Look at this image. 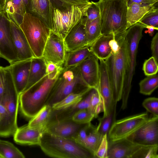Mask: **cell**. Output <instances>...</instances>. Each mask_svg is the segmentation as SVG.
<instances>
[{"mask_svg":"<svg viewBox=\"0 0 158 158\" xmlns=\"http://www.w3.org/2000/svg\"><path fill=\"white\" fill-rule=\"evenodd\" d=\"M94 3L100 12L102 35H113L118 42L127 30L126 0H99Z\"/></svg>","mask_w":158,"mask_h":158,"instance_id":"1","label":"cell"},{"mask_svg":"<svg viewBox=\"0 0 158 158\" xmlns=\"http://www.w3.org/2000/svg\"><path fill=\"white\" fill-rule=\"evenodd\" d=\"M39 146L48 156L58 158H93L94 156L74 139L59 137L44 131Z\"/></svg>","mask_w":158,"mask_h":158,"instance_id":"2","label":"cell"},{"mask_svg":"<svg viewBox=\"0 0 158 158\" xmlns=\"http://www.w3.org/2000/svg\"><path fill=\"white\" fill-rule=\"evenodd\" d=\"M57 77L51 79L47 75L20 94V110L24 117L31 119L45 105Z\"/></svg>","mask_w":158,"mask_h":158,"instance_id":"3","label":"cell"},{"mask_svg":"<svg viewBox=\"0 0 158 158\" xmlns=\"http://www.w3.org/2000/svg\"><path fill=\"white\" fill-rule=\"evenodd\" d=\"M83 80L78 65L63 66L52 88L46 104L52 106L72 93H78L88 89Z\"/></svg>","mask_w":158,"mask_h":158,"instance_id":"4","label":"cell"},{"mask_svg":"<svg viewBox=\"0 0 158 158\" xmlns=\"http://www.w3.org/2000/svg\"><path fill=\"white\" fill-rule=\"evenodd\" d=\"M91 3L83 7L72 6L60 8L50 1L49 10V27L51 31L64 39L70 31L84 16Z\"/></svg>","mask_w":158,"mask_h":158,"instance_id":"5","label":"cell"},{"mask_svg":"<svg viewBox=\"0 0 158 158\" xmlns=\"http://www.w3.org/2000/svg\"><path fill=\"white\" fill-rule=\"evenodd\" d=\"M125 37V36H124ZM124 37L118 41L119 49L111 52L105 60L108 70L114 101L117 102L122 98L123 88L128 67L127 45Z\"/></svg>","mask_w":158,"mask_h":158,"instance_id":"6","label":"cell"},{"mask_svg":"<svg viewBox=\"0 0 158 158\" xmlns=\"http://www.w3.org/2000/svg\"><path fill=\"white\" fill-rule=\"evenodd\" d=\"M145 27L138 22L128 28L124 38L127 45L128 67L126 72L122 96L121 109L124 110L127 106L131 82L135 73L138 48Z\"/></svg>","mask_w":158,"mask_h":158,"instance_id":"7","label":"cell"},{"mask_svg":"<svg viewBox=\"0 0 158 158\" xmlns=\"http://www.w3.org/2000/svg\"><path fill=\"white\" fill-rule=\"evenodd\" d=\"M19 27L25 35L34 56L42 57L51 29L39 18L27 11Z\"/></svg>","mask_w":158,"mask_h":158,"instance_id":"8","label":"cell"},{"mask_svg":"<svg viewBox=\"0 0 158 158\" xmlns=\"http://www.w3.org/2000/svg\"><path fill=\"white\" fill-rule=\"evenodd\" d=\"M4 67L5 85L1 104L6 110L11 127L15 133L18 128L17 119L19 105V95L14 84L9 66Z\"/></svg>","mask_w":158,"mask_h":158,"instance_id":"9","label":"cell"},{"mask_svg":"<svg viewBox=\"0 0 158 158\" xmlns=\"http://www.w3.org/2000/svg\"><path fill=\"white\" fill-rule=\"evenodd\" d=\"M147 112L131 115L115 120L107 134L108 141L126 138L149 118Z\"/></svg>","mask_w":158,"mask_h":158,"instance_id":"10","label":"cell"},{"mask_svg":"<svg viewBox=\"0 0 158 158\" xmlns=\"http://www.w3.org/2000/svg\"><path fill=\"white\" fill-rule=\"evenodd\" d=\"M125 138L142 146L158 145V116L149 117Z\"/></svg>","mask_w":158,"mask_h":158,"instance_id":"11","label":"cell"},{"mask_svg":"<svg viewBox=\"0 0 158 158\" xmlns=\"http://www.w3.org/2000/svg\"><path fill=\"white\" fill-rule=\"evenodd\" d=\"M0 57L10 64L18 60L10 21L2 10L0 11Z\"/></svg>","mask_w":158,"mask_h":158,"instance_id":"12","label":"cell"},{"mask_svg":"<svg viewBox=\"0 0 158 158\" xmlns=\"http://www.w3.org/2000/svg\"><path fill=\"white\" fill-rule=\"evenodd\" d=\"M99 60L98 90L103 104V114L102 117H105L116 109L117 102L114 99L112 86L105 61L104 60Z\"/></svg>","mask_w":158,"mask_h":158,"instance_id":"13","label":"cell"},{"mask_svg":"<svg viewBox=\"0 0 158 158\" xmlns=\"http://www.w3.org/2000/svg\"><path fill=\"white\" fill-rule=\"evenodd\" d=\"M66 54L64 39L51 31L45 44L42 57L46 63L52 62L62 66Z\"/></svg>","mask_w":158,"mask_h":158,"instance_id":"14","label":"cell"},{"mask_svg":"<svg viewBox=\"0 0 158 158\" xmlns=\"http://www.w3.org/2000/svg\"><path fill=\"white\" fill-rule=\"evenodd\" d=\"M103 137L98 131L97 127L91 124L81 128L74 137V140L96 158L95 153Z\"/></svg>","mask_w":158,"mask_h":158,"instance_id":"15","label":"cell"},{"mask_svg":"<svg viewBox=\"0 0 158 158\" xmlns=\"http://www.w3.org/2000/svg\"><path fill=\"white\" fill-rule=\"evenodd\" d=\"M86 17H84L70 31L64 39L67 52L87 47L85 25Z\"/></svg>","mask_w":158,"mask_h":158,"instance_id":"16","label":"cell"},{"mask_svg":"<svg viewBox=\"0 0 158 158\" xmlns=\"http://www.w3.org/2000/svg\"><path fill=\"white\" fill-rule=\"evenodd\" d=\"M94 55L90 56L81 63L79 68L82 78L90 87L98 90L99 64Z\"/></svg>","mask_w":158,"mask_h":158,"instance_id":"17","label":"cell"},{"mask_svg":"<svg viewBox=\"0 0 158 158\" xmlns=\"http://www.w3.org/2000/svg\"><path fill=\"white\" fill-rule=\"evenodd\" d=\"M86 124H79L72 119L52 122L48 124L44 131L56 136L73 139Z\"/></svg>","mask_w":158,"mask_h":158,"instance_id":"18","label":"cell"},{"mask_svg":"<svg viewBox=\"0 0 158 158\" xmlns=\"http://www.w3.org/2000/svg\"><path fill=\"white\" fill-rule=\"evenodd\" d=\"M108 142V158H133L143 146L134 143L125 138Z\"/></svg>","mask_w":158,"mask_h":158,"instance_id":"19","label":"cell"},{"mask_svg":"<svg viewBox=\"0 0 158 158\" xmlns=\"http://www.w3.org/2000/svg\"><path fill=\"white\" fill-rule=\"evenodd\" d=\"M31 60V59L17 60L9 65L14 84L19 95L26 87Z\"/></svg>","mask_w":158,"mask_h":158,"instance_id":"20","label":"cell"},{"mask_svg":"<svg viewBox=\"0 0 158 158\" xmlns=\"http://www.w3.org/2000/svg\"><path fill=\"white\" fill-rule=\"evenodd\" d=\"M10 21L13 41L17 52L18 60L31 59L35 57L22 30L12 21Z\"/></svg>","mask_w":158,"mask_h":158,"instance_id":"21","label":"cell"},{"mask_svg":"<svg viewBox=\"0 0 158 158\" xmlns=\"http://www.w3.org/2000/svg\"><path fill=\"white\" fill-rule=\"evenodd\" d=\"M94 88H92L77 103L61 110H52L48 123L52 122L71 119L73 115L79 110L88 109Z\"/></svg>","mask_w":158,"mask_h":158,"instance_id":"22","label":"cell"},{"mask_svg":"<svg viewBox=\"0 0 158 158\" xmlns=\"http://www.w3.org/2000/svg\"><path fill=\"white\" fill-rule=\"evenodd\" d=\"M41 130L30 127L28 124L18 127L13 135L15 141L18 144L28 145H38L42 132Z\"/></svg>","mask_w":158,"mask_h":158,"instance_id":"23","label":"cell"},{"mask_svg":"<svg viewBox=\"0 0 158 158\" xmlns=\"http://www.w3.org/2000/svg\"><path fill=\"white\" fill-rule=\"evenodd\" d=\"M2 10L10 20L19 26L27 8L23 0H8Z\"/></svg>","mask_w":158,"mask_h":158,"instance_id":"24","label":"cell"},{"mask_svg":"<svg viewBox=\"0 0 158 158\" xmlns=\"http://www.w3.org/2000/svg\"><path fill=\"white\" fill-rule=\"evenodd\" d=\"M47 75L46 63L43 58L34 57L32 58L28 81L25 90L40 81Z\"/></svg>","mask_w":158,"mask_h":158,"instance_id":"25","label":"cell"},{"mask_svg":"<svg viewBox=\"0 0 158 158\" xmlns=\"http://www.w3.org/2000/svg\"><path fill=\"white\" fill-rule=\"evenodd\" d=\"M114 38L112 34L101 35L89 47L94 55L99 60H105L110 55L112 50L109 43Z\"/></svg>","mask_w":158,"mask_h":158,"instance_id":"26","label":"cell"},{"mask_svg":"<svg viewBox=\"0 0 158 158\" xmlns=\"http://www.w3.org/2000/svg\"><path fill=\"white\" fill-rule=\"evenodd\" d=\"M155 4L143 5L133 2L127 5V29L131 26L139 22Z\"/></svg>","mask_w":158,"mask_h":158,"instance_id":"27","label":"cell"},{"mask_svg":"<svg viewBox=\"0 0 158 158\" xmlns=\"http://www.w3.org/2000/svg\"><path fill=\"white\" fill-rule=\"evenodd\" d=\"M50 0H29L27 9L31 13L40 19L49 28Z\"/></svg>","mask_w":158,"mask_h":158,"instance_id":"28","label":"cell"},{"mask_svg":"<svg viewBox=\"0 0 158 158\" xmlns=\"http://www.w3.org/2000/svg\"><path fill=\"white\" fill-rule=\"evenodd\" d=\"M93 55H94L89 47L87 46L67 52L64 67L78 65L86 58Z\"/></svg>","mask_w":158,"mask_h":158,"instance_id":"29","label":"cell"},{"mask_svg":"<svg viewBox=\"0 0 158 158\" xmlns=\"http://www.w3.org/2000/svg\"><path fill=\"white\" fill-rule=\"evenodd\" d=\"M52 110V106L45 105L32 118L27 124L30 127L44 131L48 123Z\"/></svg>","mask_w":158,"mask_h":158,"instance_id":"30","label":"cell"},{"mask_svg":"<svg viewBox=\"0 0 158 158\" xmlns=\"http://www.w3.org/2000/svg\"><path fill=\"white\" fill-rule=\"evenodd\" d=\"M92 88L86 89L78 93H71L60 102L52 106L53 110L64 109L75 105L79 102L84 96Z\"/></svg>","mask_w":158,"mask_h":158,"instance_id":"31","label":"cell"},{"mask_svg":"<svg viewBox=\"0 0 158 158\" xmlns=\"http://www.w3.org/2000/svg\"><path fill=\"white\" fill-rule=\"evenodd\" d=\"M85 31L87 47H90L102 35L100 16L91 22H86Z\"/></svg>","mask_w":158,"mask_h":158,"instance_id":"32","label":"cell"},{"mask_svg":"<svg viewBox=\"0 0 158 158\" xmlns=\"http://www.w3.org/2000/svg\"><path fill=\"white\" fill-rule=\"evenodd\" d=\"M0 157L24 158L23 153L11 143L0 139Z\"/></svg>","mask_w":158,"mask_h":158,"instance_id":"33","label":"cell"},{"mask_svg":"<svg viewBox=\"0 0 158 158\" xmlns=\"http://www.w3.org/2000/svg\"><path fill=\"white\" fill-rule=\"evenodd\" d=\"M14 133L6 110L4 106L0 104V136L8 137L13 135Z\"/></svg>","mask_w":158,"mask_h":158,"instance_id":"34","label":"cell"},{"mask_svg":"<svg viewBox=\"0 0 158 158\" xmlns=\"http://www.w3.org/2000/svg\"><path fill=\"white\" fill-rule=\"evenodd\" d=\"M139 92L144 95H149L158 86V76L156 74L147 76L139 83Z\"/></svg>","mask_w":158,"mask_h":158,"instance_id":"35","label":"cell"},{"mask_svg":"<svg viewBox=\"0 0 158 158\" xmlns=\"http://www.w3.org/2000/svg\"><path fill=\"white\" fill-rule=\"evenodd\" d=\"M88 110L94 115V118H97L98 114L103 112L102 100L99 90L97 89L94 88Z\"/></svg>","mask_w":158,"mask_h":158,"instance_id":"36","label":"cell"},{"mask_svg":"<svg viewBox=\"0 0 158 158\" xmlns=\"http://www.w3.org/2000/svg\"><path fill=\"white\" fill-rule=\"evenodd\" d=\"M139 22L143 25L145 28L148 26H152L156 30H158V2L155 3Z\"/></svg>","mask_w":158,"mask_h":158,"instance_id":"37","label":"cell"},{"mask_svg":"<svg viewBox=\"0 0 158 158\" xmlns=\"http://www.w3.org/2000/svg\"><path fill=\"white\" fill-rule=\"evenodd\" d=\"M116 109L109 115L98 119L99 123L97 126L98 132L103 136L107 134L113 122L115 120Z\"/></svg>","mask_w":158,"mask_h":158,"instance_id":"38","label":"cell"},{"mask_svg":"<svg viewBox=\"0 0 158 158\" xmlns=\"http://www.w3.org/2000/svg\"><path fill=\"white\" fill-rule=\"evenodd\" d=\"M158 145L143 146L135 155L134 158H158Z\"/></svg>","mask_w":158,"mask_h":158,"instance_id":"39","label":"cell"},{"mask_svg":"<svg viewBox=\"0 0 158 158\" xmlns=\"http://www.w3.org/2000/svg\"><path fill=\"white\" fill-rule=\"evenodd\" d=\"M56 7L60 8H65L72 6L82 7L91 3L89 0H50Z\"/></svg>","mask_w":158,"mask_h":158,"instance_id":"40","label":"cell"},{"mask_svg":"<svg viewBox=\"0 0 158 158\" xmlns=\"http://www.w3.org/2000/svg\"><path fill=\"white\" fill-rule=\"evenodd\" d=\"M94 118V115L87 109H83L77 112L72 117L71 119L79 124H86L91 123Z\"/></svg>","mask_w":158,"mask_h":158,"instance_id":"41","label":"cell"},{"mask_svg":"<svg viewBox=\"0 0 158 158\" xmlns=\"http://www.w3.org/2000/svg\"><path fill=\"white\" fill-rule=\"evenodd\" d=\"M143 70L147 76L156 74L158 71L157 61L153 56L150 57L144 62Z\"/></svg>","mask_w":158,"mask_h":158,"instance_id":"42","label":"cell"},{"mask_svg":"<svg viewBox=\"0 0 158 158\" xmlns=\"http://www.w3.org/2000/svg\"><path fill=\"white\" fill-rule=\"evenodd\" d=\"M142 105L153 116H158V98L155 97H149L144 100Z\"/></svg>","mask_w":158,"mask_h":158,"instance_id":"43","label":"cell"},{"mask_svg":"<svg viewBox=\"0 0 158 158\" xmlns=\"http://www.w3.org/2000/svg\"><path fill=\"white\" fill-rule=\"evenodd\" d=\"M109 142L107 134L105 135L95 153L96 158H108Z\"/></svg>","mask_w":158,"mask_h":158,"instance_id":"44","label":"cell"},{"mask_svg":"<svg viewBox=\"0 0 158 158\" xmlns=\"http://www.w3.org/2000/svg\"><path fill=\"white\" fill-rule=\"evenodd\" d=\"M63 67L52 62L46 63V73L48 77L51 79L56 78Z\"/></svg>","mask_w":158,"mask_h":158,"instance_id":"45","label":"cell"},{"mask_svg":"<svg viewBox=\"0 0 158 158\" xmlns=\"http://www.w3.org/2000/svg\"><path fill=\"white\" fill-rule=\"evenodd\" d=\"M91 3L86 11V22H91L100 16V12L98 8L94 3L91 1Z\"/></svg>","mask_w":158,"mask_h":158,"instance_id":"46","label":"cell"},{"mask_svg":"<svg viewBox=\"0 0 158 158\" xmlns=\"http://www.w3.org/2000/svg\"><path fill=\"white\" fill-rule=\"evenodd\" d=\"M151 48L152 55L158 61V33L153 37L151 42Z\"/></svg>","mask_w":158,"mask_h":158,"instance_id":"47","label":"cell"},{"mask_svg":"<svg viewBox=\"0 0 158 158\" xmlns=\"http://www.w3.org/2000/svg\"><path fill=\"white\" fill-rule=\"evenodd\" d=\"M5 67L0 66V104H1L5 82Z\"/></svg>","mask_w":158,"mask_h":158,"instance_id":"48","label":"cell"},{"mask_svg":"<svg viewBox=\"0 0 158 158\" xmlns=\"http://www.w3.org/2000/svg\"><path fill=\"white\" fill-rule=\"evenodd\" d=\"M127 5L134 2L143 5L154 4L158 2V0H126Z\"/></svg>","mask_w":158,"mask_h":158,"instance_id":"49","label":"cell"},{"mask_svg":"<svg viewBox=\"0 0 158 158\" xmlns=\"http://www.w3.org/2000/svg\"><path fill=\"white\" fill-rule=\"evenodd\" d=\"M109 44L112 52L115 53L118 52L119 49V45L118 42L114 38L110 41Z\"/></svg>","mask_w":158,"mask_h":158,"instance_id":"50","label":"cell"},{"mask_svg":"<svg viewBox=\"0 0 158 158\" xmlns=\"http://www.w3.org/2000/svg\"><path fill=\"white\" fill-rule=\"evenodd\" d=\"M146 28L148 29V32L149 35L152 36L154 33V31L156 30L155 28L152 26H148Z\"/></svg>","mask_w":158,"mask_h":158,"instance_id":"51","label":"cell"},{"mask_svg":"<svg viewBox=\"0 0 158 158\" xmlns=\"http://www.w3.org/2000/svg\"><path fill=\"white\" fill-rule=\"evenodd\" d=\"M23 1L27 7V9L28 6L29 0H23Z\"/></svg>","mask_w":158,"mask_h":158,"instance_id":"52","label":"cell"},{"mask_svg":"<svg viewBox=\"0 0 158 158\" xmlns=\"http://www.w3.org/2000/svg\"><path fill=\"white\" fill-rule=\"evenodd\" d=\"M4 6V3L3 0H0V7L2 9Z\"/></svg>","mask_w":158,"mask_h":158,"instance_id":"53","label":"cell"},{"mask_svg":"<svg viewBox=\"0 0 158 158\" xmlns=\"http://www.w3.org/2000/svg\"><path fill=\"white\" fill-rule=\"evenodd\" d=\"M8 0H3L4 3V6L5 5V4L6 3V2L8 1Z\"/></svg>","mask_w":158,"mask_h":158,"instance_id":"54","label":"cell"},{"mask_svg":"<svg viewBox=\"0 0 158 158\" xmlns=\"http://www.w3.org/2000/svg\"><path fill=\"white\" fill-rule=\"evenodd\" d=\"M2 10V9H1V8L0 7V10Z\"/></svg>","mask_w":158,"mask_h":158,"instance_id":"55","label":"cell"}]
</instances>
